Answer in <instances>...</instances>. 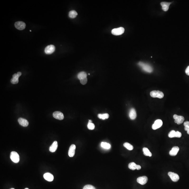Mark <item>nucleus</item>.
Wrapping results in <instances>:
<instances>
[{
  "mask_svg": "<svg viewBox=\"0 0 189 189\" xmlns=\"http://www.w3.org/2000/svg\"><path fill=\"white\" fill-rule=\"evenodd\" d=\"M168 175L170 176L173 182H177L180 179L178 175L175 173L169 172L168 173Z\"/></svg>",
  "mask_w": 189,
  "mask_h": 189,
  "instance_id": "7",
  "label": "nucleus"
},
{
  "mask_svg": "<svg viewBox=\"0 0 189 189\" xmlns=\"http://www.w3.org/2000/svg\"><path fill=\"white\" fill-rule=\"evenodd\" d=\"M58 147V144L57 141H54L51 145L49 148V151L52 152H54L56 151Z\"/></svg>",
  "mask_w": 189,
  "mask_h": 189,
  "instance_id": "19",
  "label": "nucleus"
},
{
  "mask_svg": "<svg viewBox=\"0 0 189 189\" xmlns=\"http://www.w3.org/2000/svg\"><path fill=\"white\" fill-rule=\"evenodd\" d=\"M150 96L153 98H158L162 99L164 96V94L162 92L159 90H154L151 91L150 93Z\"/></svg>",
  "mask_w": 189,
  "mask_h": 189,
  "instance_id": "2",
  "label": "nucleus"
},
{
  "mask_svg": "<svg viewBox=\"0 0 189 189\" xmlns=\"http://www.w3.org/2000/svg\"><path fill=\"white\" fill-rule=\"evenodd\" d=\"M28 189V188H26V189Z\"/></svg>",
  "mask_w": 189,
  "mask_h": 189,
  "instance_id": "36",
  "label": "nucleus"
},
{
  "mask_svg": "<svg viewBox=\"0 0 189 189\" xmlns=\"http://www.w3.org/2000/svg\"><path fill=\"white\" fill-rule=\"evenodd\" d=\"M171 3L167 2H162L161 3V5L162 6V9L164 11H168L169 8V6Z\"/></svg>",
  "mask_w": 189,
  "mask_h": 189,
  "instance_id": "18",
  "label": "nucleus"
},
{
  "mask_svg": "<svg viewBox=\"0 0 189 189\" xmlns=\"http://www.w3.org/2000/svg\"><path fill=\"white\" fill-rule=\"evenodd\" d=\"M101 146L104 149H109L111 148V145L109 143L106 142H103L101 144Z\"/></svg>",
  "mask_w": 189,
  "mask_h": 189,
  "instance_id": "25",
  "label": "nucleus"
},
{
  "mask_svg": "<svg viewBox=\"0 0 189 189\" xmlns=\"http://www.w3.org/2000/svg\"><path fill=\"white\" fill-rule=\"evenodd\" d=\"M10 158L12 161L14 163H17L19 161V156L18 153L15 151H12L11 152Z\"/></svg>",
  "mask_w": 189,
  "mask_h": 189,
  "instance_id": "3",
  "label": "nucleus"
},
{
  "mask_svg": "<svg viewBox=\"0 0 189 189\" xmlns=\"http://www.w3.org/2000/svg\"><path fill=\"white\" fill-rule=\"evenodd\" d=\"M43 177L46 180L49 182H51L54 180L53 175L49 173H45L43 175Z\"/></svg>",
  "mask_w": 189,
  "mask_h": 189,
  "instance_id": "14",
  "label": "nucleus"
},
{
  "mask_svg": "<svg viewBox=\"0 0 189 189\" xmlns=\"http://www.w3.org/2000/svg\"><path fill=\"white\" fill-rule=\"evenodd\" d=\"M55 51V47L53 45L48 46L45 49V53L47 54H51L53 53Z\"/></svg>",
  "mask_w": 189,
  "mask_h": 189,
  "instance_id": "10",
  "label": "nucleus"
},
{
  "mask_svg": "<svg viewBox=\"0 0 189 189\" xmlns=\"http://www.w3.org/2000/svg\"><path fill=\"white\" fill-rule=\"evenodd\" d=\"M77 13L76 11L74 10H72L69 12V17L71 18H74L76 17L77 15Z\"/></svg>",
  "mask_w": 189,
  "mask_h": 189,
  "instance_id": "23",
  "label": "nucleus"
},
{
  "mask_svg": "<svg viewBox=\"0 0 189 189\" xmlns=\"http://www.w3.org/2000/svg\"><path fill=\"white\" fill-rule=\"evenodd\" d=\"M95 126L93 123H92L89 122L88 124V128L89 130H93L94 129Z\"/></svg>",
  "mask_w": 189,
  "mask_h": 189,
  "instance_id": "28",
  "label": "nucleus"
},
{
  "mask_svg": "<svg viewBox=\"0 0 189 189\" xmlns=\"http://www.w3.org/2000/svg\"><path fill=\"white\" fill-rule=\"evenodd\" d=\"M53 116L56 119L62 120L64 119V116L63 113L59 111H55L53 113Z\"/></svg>",
  "mask_w": 189,
  "mask_h": 189,
  "instance_id": "11",
  "label": "nucleus"
},
{
  "mask_svg": "<svg viewBox=\"0 0 189 189\" xmlns=\"http://www.w3.org/2000/svg\"><path fill=\"white\" fill-rule=\"evenodd\" d=\"M21 75L20 72H18L17 74H14L12 76V77L11 80V82L13 84H17L19 82V78Z\"/></svg>",
  "mask_w": 189,
  "mask_h": 189,
  "instance_id": "5",
  "label": "nucleus"
},
{
  "mask_svg": "<svg viewBox=\"0 0 189 189\" xmlns=\"http://www.w3.org/2000/svg\"><path fill=\"white\" fill-rule=\"evenodd\" d=\"M185 73H186V74L189 76V66H188L186 69Z\"/></svg>",
  "mask_w": 189,
  "mask_h": 189,
  "instance_id": "33",
  "label": "nucleus"
},
{
  "mask_svg": "<svg viewBox=\"0 0 189 189\" xmlns=\"http://www.w3.org/2000/svg\"><path fill=\"white\" fill-rule=\"evenodd\" d=\"M76 146L74 144L71 145L68 151V155L70 157H73L75 154Z\"/></svg>",
  "mask_w": 189,
  "mask_h": 189,
  "instance_id": "13",
  "label": "nucleus"
},
{
  "mask_svg": "<svg viewBox=\"0 0 189 189\" xmlns=\"http://www.w3.org/2000/svg\"><path fill=\"white\" fill-rule=\"evenodd\" d=\"M173 118L175 119V122L178 125L181 124L183 123L184 120V117L176 115H174Z\"/></svg>",
  "mask_w": 189,
  "mask_h": 189,
  "instance_id": "6",
  "label": "nucleus"
},
{
  "mask_svg": "<svg viewBox=\"0 0 189 189\" xmlns=\"http://www.w3.org/2000/svg\"><path fill=\"white\" fill-rule=\"evenodd\" d=\"M87 77V74L84 71H82V72H80L77 75V78L80 80L86 78Z\"/></svg>",
  "mask_w": 189,
  "mask_h": 189,
  "instance_id": "20",
  "label": "nucleus"
},
{
  "mask_svg": "<svg viewBox=\"0 0 189 189\" xmlns=\"http://www.w3.org/2000/svg\"><path fill=\"white\" fill-rule=\"evenodd\" d=\"M147 181H148V178L145 176L139 177L137 179V182L142 185L145 184L147 182Z\"/></svg>",
  "mask_w": 189,
  "mask_h": 189,
  "instance_id": "12",
  "label": "nucleus"
},
{
  "mask_svg": "<svg viewBox=\"0 0 189 189\" xmlns=\"http://www.w3.org/2000/svg\"><path fill=\"white\" fill-rule=\"evenodd\" d=\"M137 165L134 162H131L128 165V168L132 170H135L136 169L137 170Z\"/></svg>",
  "mask_w": 189,
  "mask_h": 189,
  "instance_id": "22",
  "label": "nucleus"
},
{
  "mask_svg": "<svg viewBox=\"0 0 189 189\" xmlns=\"http://www.w3.org/2000/svg\"><path fill=\"white\" fill-rule=\"evenodd\" d=\"M187 133H188V134H189V130L188 131H187Z\"/></svg>",
  "mask_w": 189,
  "mask_h": 189,
  "instance_id": "35",
  "label": "nucleus"
},
{
  "mask_svg": "<svg viewBox=\"0 0 189 189\" xmlns=\"http://www.w3.org/2000/svg\"><path fill=\"white\" fill-rule=\"evenodd\" d=\"M184 130L188 131L189 130V122L186 121L184 123Z\"/></svg>",
  "mask_w": 189,
  "mask_h": 189,
  "instance_id": "29",
  "label": "nucleus"
},
{
  "mask_svg": "<svg viewBox=\"0 0 189 189\" xmlns=\"http://www.w3.org/2000/svg\"><path fill=\"white\" fill-rule=\"evenodd\" d=\"M124 28L123 27H120L116 28L113 29L111 31V33L113 35H121L124 33Z\"/></svg>",
  "mask_w": 189,
  "mask_h": 189,
  "instance_id": "4",
  "label": "nucleus"
},
{
  "mask_svg": "<svg viewBox=\"0 0 189 189\" xmlns=\"http://www.w3.org/2000/svg\"><path fill=\"white\" fill-rule=\"evenodd\" d=\"M182 136V134L180 132L178 131L176 132V137L177 138H180Z\"/></svg>",
  "mask_w": 189,
  "mask_h": 189,
  "instance_id": "32",
  "label": "nucleus"
},
{
  "mask_svg": "<svg viewBox=\"0 0 189 189\" xmlns=\"http://www.w3.org/2000/svg\"><path fill=\"white\" fill-rule=\"evenodd\" d=\"M169 137L170 138L176 137V131L175 130H172L169 133L168 135Z\"/></svg>",
  "mask_w": 189,
  "mask_h": 189,
  "instance_id": "27",
  "label": "nucleus"
},
{
  "mask_svg": "<svg viewBox=\"0 0 189 189\" xmlns=\"http://www.w3.org/2000/svg\"><path fill=\"white\" fill-rule=\"evenodd\" d=\"M18 122L21 125L24 127H27L29 124L28 121L26 119L23 118H19L18 119Z\"/></svg>",
  "mask_w": 189,
  "mask_h": 189,
  "instance_id": "15",
  "label": "nucleus"
},
{
  "mask_svg": "<svg viewBox=\"0 0 189 189\" xmlns=\"http://www.w3.org/2000/svg\"><path fill=\"white\" fill-rule=\"evenodd\" d=\"M129 116L130 118L132 120H134L136 118V112L134 108L131 109L130 110L129 113Z\"/></svg>",
  "mask_w": 189,
  "mask_h": 189,
  "instance_id": "17",
  "label": "nucleus"
},
{
  "mask_svg": "<svg viewBox=\"0 0 189 189\" xmlns=\"http://www.w3.org/2000/svg\"><path fill=\"white\" fill-rule=\"evenodd\" d=\"M109 115L108 113H104L103 114H99L98 115V117L99 119L104 120L105 119L108 118H109Z\"/></svg>",
  "mask_w": 189,
  "mask_h": 189,
  "instance_id": "24",
  "label": "nucleus"
},
{
  "mask_svg": "<svg viewBox=\"0 0 189 189\" xmlns=\"http://www.w3.org/2000/svg\"><path fill=\"white\" fill-rule=\"evenodd\" d=\"M92 121L91 120H89V122L92 123Z\"/></svg>",
  "mask_w": 189,
  "mask_h": 189,
  "instance_id": "34",
  "label": "nucleus"
},
{
  "mask_svg": "<svg viewBox=\"0 0 189 189\" xmlns=\"http://www.w3.org/2000/svg\"><path fill=\"white\" fill-rule=\"evenodd\" d=\"M124 147L127 148L129 150H132L133 149V147L132 145L128 143V142H125L123 144Z\"/></svg>",
  "mask_w": 189,
  "mask_h": 189,
  "instance_id": "26",
  "label": "nucleus"
},
{
  "mask_svg": "<svg viewBox=\"0 0 189 189\" xmlns=\"http://www.w3.org/2000/svg\"><path fill=\"white\" fill-rule=\"evenodd\" d=\"M15 26L18 30H22L25 28L26 24L23 21H18L15 23Z\"/></svg>",
  "mask_w": 189,
  "mask_h": 189,
  "instance_id": "9",
  "label": "nucleus"
},
{
  "mask_svg": "<svg viewBox=\"0 0 189 189\" xmlns=\"http://www.w3.org/2000/svg\"><path fill=\"white\" fill-rule=\"evenodd\" d=\"M179 150V148L178 146H175L172 148L171 150L170 151L169 154L172 156H175L177 155Z\"/></svg>",
  "mask_w": 189,
  "mask_h": 189,
  "instance_id": "16",
  "label": "nucleus"
},
{
  "mask_svg": "<svg viewBox=\"0 0 189 189\" xmlns=\"http://www.w3.org/2000/svg\"><path fill=\"white\" fill-rule=\"evenodd\" d=\"M139 66L141 68L142 71L147 73H151L153 71V68L149 64L142 62H139L138 63Z\"/></svg>",
  "mask_w": 189,
  "mask_h": 189,
  "instance_id": "1",
  "label": "nucleus"
},
{
  "mask_svg": "<svg viewBox=\"0 0 189 189\" xmlns=\"http://www.w3.org/2000/svg\"></svg>",
  "mask_w": 189,
  "mask_h": 189,
  "instance_id": "37",
  "label": "nucleus"
},
{
  "mask_svg": "<svg viewBox=\"0 0 189 189\" xmlns=\"http://www.w3.org/2000/svg\"><path fill=\"white\" fill-rule=\"evenodd\" d=\"M87 77L80 80V83H81V84L83 85H85L87 84Z\"/></svg>",
  "mask_w": 189,
  "mask_h": 189,
  "instance_id": "31",
  "label": "nucleus"
},
{
  "mask_svg": "<svg viewBox=\"0 0 189 189\" xmlns=\"http://www.w3.org/2000/svg\"><path fill=\"white\" fill-rule=\"evenodd\" d=\"M162 124L163 123L162 120L161 119H157L152 125V128L153 130H156L161 128L162 126Z\"/></svg>",
  "mask_w": 189,
  "mask_h": 189,
  "instance_id": "8",
  "label": "nucleus"
},
{
  "mask_svg": "<svg viewBox=\"0 0 189 189\" xmlns=\"http://www.w3.org/2000/svg\"><path fill=\"white\" fill-rule=\"evenodd\" d=\"M142 151H143V153L145 156H149L150 157L152 156V153L150 152L149 149L147 148L144 147L142 149Z\"/></svg>",
  "mask_w": 189,
  "mask_h": 189,
  "instance_id": "21",
  "label": "nucleus"
},
{
  "mask_svg": "<svg viewBox=\"0 0 189 189\" xmlns=\"http://www.w3.org/2000/svg\"><path fill=\"white\" fill-rule=\"evenodd\" d=\"M83 189H96L93 186L90 184L85 185L83 187Z\"/></svg>",
  "mask_w": 189,
  "mask_h": 189,
  "instance_id": "30",
  "label": "nucleus"
}]
</instances>
